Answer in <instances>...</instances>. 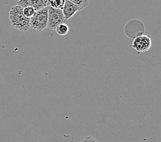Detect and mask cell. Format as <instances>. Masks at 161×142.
<instances>
[{"instance_id":"9","label":"cell","mask_w":161,"mask_h":142,"mask_svg":"<svg viewBox=\"0 0 161 142\" xmlns=\"http://www.w3.org/2000/svg\"><path fill=\"white\" fill-rule=\"evenodd\" d=\"M64 2L65 0H53L49 2V6L53 8L62 10L64 4Z\"/></svg>"},{"instance_id":"10","label":"cell","mask_w":161,"mask_h":142,"mask_svg":"<svg viewBox=\"0 0 161 142\" xmlns=\"http://www.w3.org/2000/svg\"><path fill=\"white\" fill-rule=\"evenodd\" d=\"M69 1L75 3V4L77 5L78 7H80L81 10L84 9V8H86L88 6V4H89L88 0H69Z\"/></svg>"},{"instance_id":"12","label":"cell","mask_w":161,"mask_h":142,"mask_svg":"<svg viewBox=\"0 0 161 142\" xmlns=\"http://www.w3.org/2000/svg\"><path fill=\"white\" fill-rule=\"evenodd\" d=\"M47 1H48V2H49H49H50L53 1V0H47Z\"/></svg>"},{"instance_id":"13","label":"cell","mask_w":161,"mask_h":142,"mask_svg":"<svg viewBox=\"0 0 161 142\" xmlns=\"http://www.w3.org/2000/svg\"><path fill=\"white\" fill-rule=\"evenodd\" d=\"M17 1H19V0H17Z\"/></svg>"},{"instance_id":"11","label":"cell","mask_w":161,"mask_h":142,"mask_svg":"<svg viewBox=\"0 0 161 142\" xmlns=\"http://www.w3.org/2000/svg\"><path fill=\"white\" fill-rule=\"evenodd\" d=\"M80 142H98V141L92 136H86Z\"/></svg>"},{"instance_id":"8","label":"cell","mask_w":161,"mask_h":142,"mask_svg":"<svg viewBox=\"0 0 161 142\" xmlns=\"http://www.w3.org/2000/svg\"><path fill=\"white\" fill-rule=\"evenodd\" d=\"M36 13L35 9L31 6H25L23 8V13L24 16L28 18H32Z\"/></svg>"},{"instance_id":"2","label":"cell","mask_w":161,"mask_h":142,"mask_svg":"<svg viewBox=\"0 0 161 142\" xmlns=\"http://www.w3.org/2000/svg\"><path fill=\"white\" fill-rule=\"evenodd\" d=\"M49 6L36 10L34 16L30 18V28L36 31H42L47 28L48 21Z\"/></svg>"},{"instance_id":"1","label":"cell","mask_w":161,"mask_h":142,"mask_svg":"<svg viewBox=\"0 0 161 142\" xmlns=\"http://www.w3.org/2000/svg\"><path fill=\"white\" fill-rule=\"evenodd\" d=\"M9 20L13 28L21 32H27L30 28V18L24 16L23 8L19 5L13 6L9 12Z\"/></svg>"},{"instance_id":"3","label":"cell","mask_w":161,"mask_h":142,"mask_svg":"<svg viewBox=\"0 0 161 142\" xmlns=\"http://www.w3.org/2000/svg\"><path fill=\"white\" fill-rule=\"evenodd\" d=\"M62 10L56 9L49 6L48 10V21L47 28L54 30L57 25L66 22Z\"/></svg>"},{"instance_id":"6","label":"cell","mask_w":161,"mask_h":142,"mask_svg":"<svg viewBox=\"0 0 161 142\" xmlns=\"http://www.w3.org/2000/svg\"><path fill=\"white\" fill-rule=\"evenodd\" d=\"M80 10H81V8L77 5H75V3L70 2L69 0H65L62 11L66 21L74 17V15L76 13L79 12Z\"/></svg>"},{"instance_id":"7","label":"cell","mask_w":161,"mask_h":142,"mask_svg":"<svg viewBox=\"0 0 161 142\" xmlns=\"http://www.w3.org/2000/svg\"><path fill=\"white\" fill-rule=\"evenodd\" d=\"M69 26L64 23V24H59L58 25L56 26L55 28V31L57 34H58L60 36H65L67 35V33L69 32Z\"/></svg>"},{"instance_id":"5","label":"cell","mask_w":161,"mask_h":142,"mask_svg":"<svg viewBox=\"0 0 161 142\" xmlns=\"http://www.w3.org/2000/svg\"><path fill=\"white\" fill-rule=\"evenodd\" d=\"M17 5L22 8L31 6L36 11L46 6H49V3L47 0H19V1H17Z\"/></svg>"},{"instance_id":"4","label":"cell","mask_w":161,"mask_h":142,"mask_svg":"<svg viewBox=\"0 0 161 142\" xmlns=\"http://www.w3.org/2000/svg\"><path fill=\"white\" fill-rule=\"evenodd\" d=\"M131 47L137 53L147 51L152 47V40L148 35H140L134 39Z\"/></svg>"}]
</instances>
